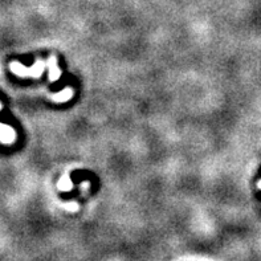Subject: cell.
Instances as JSON below:
<instances>
[{"instance_id": "6da1fadb", "label": "cell", "mask_w": 261, "mask_h": 261, "mask_svg": "<svg viewBox=\"0 0 261 261\" xmlns=\"http://www.w3.org/2000/svg\"><path fill=\"white\" fill-rule=\"evenodd\" d=\"M37 65H39V64L36 63L32 69H27V68H24L21 64L12 63V64H11V70H12L13 73H17V74H19V76H21V77H27L28 74H31L32 77H39L40 74H41V72H43L44 65L40 66L39 69H37Z\"/></svg>"}, {"instance_id": "7a4b0ae2", "label": "cell", "mask_w": 261, "mask_h": 261, "mask_svg": "<svg viewBox=\"0 0 261 261\" xmlns=\"http://www.w3.org/2000/svg\"><path fill=\"white\" fill-rule=\"evenodd\" d=\"M16 138V133L13 132L12 127L0 123V142L12 143Z\"/></svg>"}, {"instance_id": "3957f363", "label": "cell", "mask_w": 261, "mask_h": 261, "mask_svg": "<svg viewBox=\"0 0 261 261\" xmlns=\"http://www.w3.org/2000/svg\"><path fill=\"white\" fill-rule=\"evenodd\" d=\"M73 92L70 89H65L63 93H60V94H55L53 96V99H56V101H60V102H63V101H66V99H69L72 97Z\"/></svg>"}, {"instance_id": "277c9868", "label": "cell", "mask_w": 261, "mask_h": 261, "mask_svg": "<svg viewBox=\"0 0 261 261\" xmlns=\"http://www.w3.org/2000/svg\"><path fill=\"white\" fill-rule=\"evenodd\" d=\"M52 60V65H50V74H49V79L52 80V81H55V80H57L60 77V70L59 68L56 66V64H55V59H50Z\"/></svg>"}, {"instance_id": "5b68a950", "label": "cell", "mask_w": 261, "mask_h": 261, "mask_svg": "<svg viewBox=\"0 0 261 261\" xmlns=\"http://www.w3.org/2000/svg\"><path fill=\"white\" fill-rule=\"evenodd\" d=\"M0 109H2V105H0Z\"/></svg>"}]
</instances>
